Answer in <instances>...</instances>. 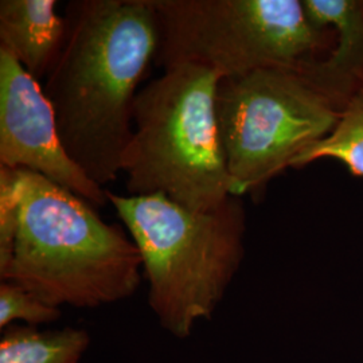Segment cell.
<instances>
[{
    "label": "cell",
    "instance_id": "6da1fadb",
    "mask_svg": "<svg viewBox=\"0 0 363 363\" xmlns=\"http://www.w3.org/2000/svg\"><path fill=\"white\" fill-rule=\"evenodd\" d=\"M62 52L46 76L70 159L99 186L116 181L133 132L138 85L160 45L148 0H74Z\"/></svg>",
    "mask_w": 363,
    "mask_h": 363
},
{
    "label": "cell",
    "instance_id": "7a4b0ae2",
    "mask_svg": "<svg viewBox=\"0 0 363 363\" xmlns=\"http://www.w3.org/2000/svg\"><path fill=\"white\" fill-rule=\"evenodd\" d=\"M21 217L11 264L0 279L60 308H99L130 298L143 261L130 235L84 198L18 169Z\"/></svg>",
    "mask_w": 363,
    "mask_h": 363
},
{
    "label": "cell",
    "instance_id": "3957f363",
    "mask_svg": "<svg viewBox=\"0 0 363 363\" xmlns=\"http://www.w3.org/2000/svg\"><path fill=\"white\" fill-rule=\"evenodd\" d=\"M143 261L148 304L163 330L186 339L211 319L244 257L241 196L194 213L163 195L106 191Z\"/></svg>",
    "mask_w": 363,
    "mask_h": 363
},
{
    "label": "cell",
    "instance_id": "277c9868",
    "mask_svg": "<svg viewBox=\"0 0 363 363\" xmlns=\"http://www.w3.org/2000/svg\"><path fill=\"white\" fill-rule=\"evenodd\" d=\"M220 76L182 64L138 91L133 132L121 157L130 195H163L206 213L234 194L217 120Z\"/></svg>",
    "mask_w": 363,
    "mask_h": 363
},
{
    "label": "cell",
    "instance_id": "5b68a950",
    "mask_svg": "<svg viewBox=\"0 0 363 363\" xmlns=\"http://www.w3.org/2000/svg\"><path fill=\"white\" fill-rule=\"evenodd\" d=\"M160 45L157 65L203 66L222 78L323 60L335 35L312 25L301 0H148Z\"/></svg>",
    "mask_w": 363,
    "mask_h": 363
},
{
    "label": "cell",
    "instance_id": "8992f818",
    "mask_svg": "<svg viewBox=\"0 0 363 363\" xmlns=\"http://www.w3.org/2000/svg\"><path fill=\"white\" fill-rule=\"evenodd\" d=\"M308 65L220 78L217 120L235 196L262 191L335 128L345 105L315 81Z\"/></svg>",
    "mask_w": 363,
    "mask_h": 363
},
{
    "label": "cell",
    "instance_id": "52a82bcc",
    "mask_svg": "<svg viewBox=\"0 0 363 363\" xmlns=\"http://www.w3.org/2000/svg\"><path fill=\"white\" fill-rule=\"evenodd\" d=\"M0 166L28 169L101 208L99 186L67 155L52 105L11 52L0 48Z\"/></svg>",
    "mask_w": 363,
    "mask_h": 363
},
{
    "label": "cell",
    "instance_id": "ba28073f",
    "mask_svg": "<svg viewBox=\"0 0 363 363\" xmlns=\"http://www.w3.org/2000/svg\"><path fill=\"white\" fill-rule=\"evenodd\" d=\"M313 26L330 30L328 55L308 65L315 81L343 105L363 84V0H301Z\"/></svg>",
    "mask_w": 363,
    "mask_h": 363
},
{
    "label": "cell",
    "instance_id": "9c48e42d",
    "mask_svg": "<svg viewBox=\"0 0 363 363\" xmlns=\"http://www.w3.org/2000/svg\"><path fill=\"white\" fill-rule=\"evenodd\" d=\"M55 6V0L0 1V48L37 81L49 74L65 43L67 21Z\"/></svg>",
    "mask_w": 363,
    "mask_h": 363
},
{
    "label": "cell",
    "instance_id": "30bf717a",
    "mask_svg": "<svg viewBox=\"0 0 363 363\" xmlns=\"http://www.w3.org/2000/svg\"><path fill=\"white\" fill-rule=\"evenodd\" d=\"M91 345L82 328L40 331L34 325H10L0 339V363H78Z\"/></svg>",
    "mask_w": 363,
    "mask_h": 363
},
{
    "label": "cell",
    "instance_id": "8fae6325",
    "mask_svg": "<svg viewBox=\"0 0 363 363\" xmlns=\"http://www.w3.org/2000/svg\"><path fill=\"white\" fill-rule=\"evenodd\" d=\"M333 159L355 177H363V84L342 109L333 132L306 148L291 169H303L313 162Z\"/></svg>",
    "mask_w": 363,
    "mask_h": 363
},
{
    "label": "cell",
    "instance_id": "7c38bea8",
    "mask_svg": "<svg viewBox=\"0 0 363 363\" xmlns=\"http://www.w3.org/2000/svg\"><path fill=\"white\" fill-rule=\"evenodd\" d=\"M62 312L52 307L25 288L10 281L0 284V328L6 330L15 320L27 325H49L61 319Z\"/></svg>",
    "mask_w": 363,
    "mask_h": 363
},
{
    "label": "cell",
    "instance_id": "4fadbf2b",
    "mask_svg": "<svg viewBox=\"0 0 363 363\" xmlns=\"http://www.w3.org/2000/svg\"><path fill=\"white\" fill-rule=\"evenodd\" d=\"M19 217L18 169L0 166V277L7 272L13 259Z\"/></svg>",
    "mask_w": 363,
    "mask_h": 363
}]
</instances>
